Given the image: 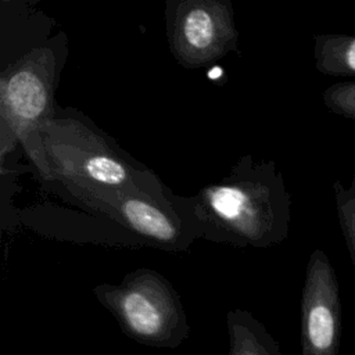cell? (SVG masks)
<instances>
[{"instance_id":"cell-4","label":"cell","mask_w":355,"mask_h":355,"mask_svg":"<svg viewBox=\"0 0 355 355\" xmlns=\"http://www.w3.org/2000/svg\"><path fill=\"white\" fill-rule=\"evenodd\" d=\"M68 57L64 32L29 50L0 73V119L24 146L32 161H39V130L54 114L55 90Z\"/></svg>"},{"instance_id":"cell-1","label":"cell","mask_w":355,"mask_h":355,"mask_svg":"<svg viewBox=\"0 0 355 355\" xmlns=\"http://www.w3.org/2000/svg\"><path fill=\"white\" fill-rule=\"evenodd\" d=\"M39 139L36 168L42 179L83 208L122 191L166 189L155 172L76 110L57 105Z\"/></svg>"},{"instance_id":"cell-2","label":"cell","mask_w":355,"mask_h":355,"mask_svg":"<svg viewBox=\"0 0 355 355\" xmlns=\"http://www.w3.org/2000/svg\"><path fill=\"white\" fill-rule=\"evenodd\" d=\"M198 239L268 248L287 240L291 197L275 161L241 155L229 175L184 197Z\"/></svg>"},{"instance_id":"cell-7","label":"cell","mask_w":355,"mask_h":355,"mask_svg":"<svg viewBox=\"0 0 355 355\" xmlns=\"http://www.w3.org/2000/svg\"><path fill=\"white\" fill-rule=\"evenodd\" d=\"M341 301L336 272L320 248L312 251L301 295V355H340Z\"/></svg>"},{"instance_id":"cell-5","label":"cell","mask_w":355,"mask_h":355,"mask_svg":"<svg viewBox=\"0 0 355 355\" xmlns=\"http://www.w3.org/2000/svg\"><path fill=\"white\" fill-rule=\"evenodd\" d=\"M85 208L121 225L139 243L164 251L186 252L198 239L184 197L169 187L122 191Z\"/></svg>"},{"instance_id":"cell-10","label":"cell","mask_w":355,"mask_h":355,"mask_svg":"<svg viewBox=\"0 0 355 355\" xmlns=\"http://www.w3.org/2000/svg\"><path fill=\"white\" fill-rule=\"evenodd\" d=\"M334 198L338 223L355 266V175L347 186L340 180L334 182Z\"/></svg>"},{"instance_id":"cell-3","label":"cell","mask_w":355,"mask_h":355,"mask_svg":"<svg viewBox=\"0 0 355 355\" xmlns=\"http://www.w3.org/2000/svg\"><path fill=\"white\" fill-rule=\"evenodd\" d=\"M93 294L121 330L141 345L175 349L190 334L179 293L154 269L137 268L116 284H97Z\"/></svg>"},{"instance_id":"cell-6","label":"cell","mask_w":355,"mask_h":355,"mask_svg":"<svg viewBox=\"0 0 355 355\" xmlns=\"http://www.w3.org/2000/svg\"><path fill=\"white\" fill-rule=\"evenodd\" d=\"M165 26L173 58L189 69L208 67L237 49L230 0H169Z\"/></svg>"},{"instance_id":"cell-9","label":"cell","mask_w":355,"mask_h":355,"mask_svg":"<svg viewBox=\"0 0 355 355\" xmlns=\"http://www.w3.org/2000/svg\"><path fill=\"white\" fill-rule=\"evenodd\" d=\"M313 40L315 67L320 73L355 78V36L320 33Z\"/></svg>"},{"instance_id":"cell-8","label":"cell","mask_w":355,"mask_h":355,"mask_svg":"<svg viewBox=\"0 0 355 355\" xmlns=\"http://www.w3.org/2000/svg\"><path fill=\"white\" fill-rule=\"evenodd\" d=\"M229 348L226 355H282L279 343L250 311L234 308L226 313Z\"/></svg>"},{"instance_id":"cell-11","label":"cell","mask_w":355,"mask_h":355,"mask_svg":"<svg viewBox=\"0 0 355 355\" xmlns=\"http://www.w3.org/2000/svg\"><path fill=\"white\" fill-rule=\"evenodd\" d=\"M323 104L330 112L355 122V82H340L324 89Z\"/></svg>"}]
</instances>
